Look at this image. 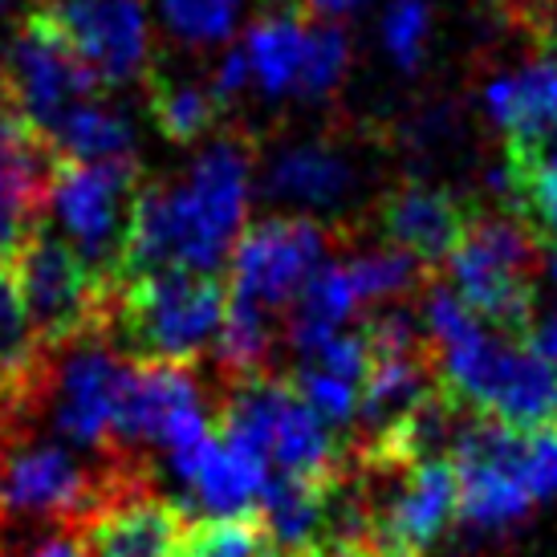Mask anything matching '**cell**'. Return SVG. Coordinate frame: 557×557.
Here are the masks:
<instances>
[{
  "instance_id": "d6986e66",
  "label": "cell",
  "mask_w": 557,
  "mask_h": 557,
  "mask_svg": "<svg viewBox=\"0 0 557 557\" xmlns=\"http://www.w3.org/2000/svg\"><path fill=\"white\" fill-rule=\"evenodd\" d=\"M143 86H147V107H151L159 135L175 147H191V143L208 139L212 131H224L228 102L216 94V86L159 78L156 70L147 74Z\"/></svg>"
},
{
  "instance_id": "4dcf8cb0",
  "label": "cell",
  "mask_w": 557,
  "mask_h": 557,
  "mask_svg": "<svg viewBox=\"0 0 557 557\" xmlns=\"http://www.w3.org/2000/svg\"><path fill=\"white\" fill-rule=\"evenodd\" d=\"M0 557H9V554H4V549H0Z\"/></svg>"
},
{
  "instance_id": "6da1fadb",
  "label": "cell",
  "mask_w": 557,
  "mask_h": 557,
  "mask_svg": "<svg viewBox=\"0 0 557 557\" xmlns=\"http://www.w3.org/2000/svg\"><path fill=\"white\" fill-rule=\"evenodd\" d=\"M252 156L257 143L240 126H224L191 163L184 184H143L123 281L175 269L224 273V261H233L236 240L245 236L240 224L248 208Z\"/></svg>"
},
{
  "instance_id": "5b68a950",
  "label": "cell",
  "mask_w": 557,
  "mask_h": 557,
  "mask_svg": "<svg viewBox=\"0 0 557 557\" xmlns=\"http://www.w3.org/2000/svg\"><path fill=\"white\" fill-rule=\"evenodd\" d=\"M143 175L139 159L123 163H58L46 208L62 236L102 285H119L126 273V252L135 233Z\"/></svg>"
},
{
  "instance_id": "52a82bcc",
  "label": "cell",
  "mask_w": 557,
  "mask_h": 557,
  "mask_svg": "<svg viewBox=\"0 0 557 557\" xmlns=\"http://www.w3.org/2000/svg\"><path fill=\"white\" fill-rule=\"evenodd\" d=\"M102 86L94 82L74 46L65 41L49 9H37L21 21L0 65V98L25 126L46 135L49 126L74 107L90 102Z\"/></svg>"
},
{
  "instance_id": "f1b7e54d",
  "label": "cell",
  "mask_w": 557,
  "mask_h": 557,
  "mask_svg": "<svg viewBox=\"0 0 557 557\" xmlns=\"http://www.w3.org/2000/svg\"><path fill=\"white\" fill-rule=\"evenodd\" d=\"M33 557H90V554H86V545H82V537L74 529H62L53 542H46Z\"/></svg>"
},
{
  "instance_id": "9c48e42d",
  "label": "cell",
  "mask_w": 557,
  "mask_h": 557,
  "mask_svg": "<svg viewBox=\"0 0 557 557\" xmlns=\"http://www.w3.org/2000/svg\"><path fill=\"white\" fill-rule=\"evenodd\" d=\"M212 435V419L203 411L196 374L184 367H139L131 362L119 419H114V451L139 456L147 444L175 451L203 444Z\"/></svg>"
},
{
  "instance_id": "ffe728a7",
  "label": "cell",
  "mask_w": 557,
  "mask_h": 557,
  "mask_svg": "<svg viewBox=\"0 0 557 557\" xmlns=\"http://www.w3.org/2000/svg\"><path fill=\"white\" fill-rule=\"evenodd\" d=\"M306 21L310 16H257L245 37V58L252 70V82L261 94L281 98L297 90L301 58H306Z\"/></svg>"
},
{
  "instance_id": "7a4b0ae2",
  "label": "cell",
  "mask_w": 557,
  "mask_h": 557,
  "mask_svg": "<svg viewBox=\"0 0 557 557\" xmlns=\"http://www.w3.org/2000/svg\"><path fill=\"white\" fill-rule=\"evenodd\" d=\"M228 313L224 273H151L110 289L107 342L139 367H184L216 350Z\"/></svg>"
},
{
  "instance_id": "3957f363",
  "label": "cell",
  "mask_w": 557,
  "mask_h": 557,
  "mask_svg": "<svg viewBox=\"0 0 557 557\" xmlns=\"http://www.w3.org/2000/svg\"><path fill=\"white\" fill-rule=\"evenodd\" d=\"M135 488H151V472L139 456L82 460L70 448L33 444L21 432L0 440V529H78Z\"/></svg>"
},
{
  "instance_id": "484cf974",
  "label": "cell",
  "mask_w": 557,
  "mask_h": 557,
  "mask_svg": "<svg viewBox=\"0 0 557 557\" xmlns=\"http://www.w3.org/2000/svg\"><path fill=\"white\" fill-rule=\"evenodd\" d=\"M428 29H432V4L428 0H391L387 16H383V37H387L391 58L403 70H416L423 62Z\"/></svg>"
},
{
  "instance_id": "277c9868",
  "label": "cell",
  "mask_w": 557,
  "mask_h": 557,
  "mask_svg": "<svg viewBox=\"0 0 557 557\" xmlns=\"http://www.w3.org/2000/svg\"><path fill=\"white\" fill-rule=\"evenodd\" d=\"M542 240L512 212H472L448 257V289L480 325L525 342L537 301Z\"/></svg>"
},
{
  "instance_id": "7c38bea8",
  "label": "cell",
  "mask_w": 557,
  "mask_h": 557,
  "mask_svg": "<svg viewBox=\"0 0 557 557\" xmlns=\"http://www.w3.org/2000/svg\"><path fill=\"white\" fill-rule=\"evenodd\" d=\"M472 212H476V203H465L448 187L403 180L374 203V228L391 248L416 257L435 277V269L448 264V257L460 245Z\"/></svg>"
},
{
  "instance_id": "ba28073f",
  "label": "cell",
  "mask_w": 557,
  "mask_h": 557,
  "mask_svg": "<svg viewBox=\"0 0 557 557\" xmlns=\"http://www.w3.org/2000/svg\"><path fill=\"white\" fill-rule=\"evenodd\" d=\"M330 233L318 220L306 216H273L252 224L233 248L228 261V297L240 306L277 318L294 310L301 289L322 269Z\"/></svg>"
},
{
  "instance_id": "30bf717a",
  "label": "cell",
  "mask_w": 557,
  "mask_h": 557,
  "mask_svg": "<svg viewBox=\"0 0 557 557\" xmlns=\"http://www.w3.org/2000/svg\"><path fill=\"white\" fill-rule=\"evenodd\" d=\"M126 379H131V362L107 338L78 342L74 350H65V362L53 367V379H49L46 399H53V423L82 448H94L98 456H119L114 419H119Z\"/></svg>"
},
{
  "instance_id": "ac0fdd59",
  "label": "cell",
  "mask_w": 557,
  "mask_h": 557,
  "mask_svg": "<svg viewBox=\"0 0 557 557\" xmlns=\"http://www.w3.org/2000/svg\"><path fill=\"white\" fill-rule=\"evenodd\" d=\"M41 139L53 147L62 163H123L135 159V131L114 107L90 98L62 114Z\"/></svg>"
},
{
  "instance_id": "83f0119b",
  "label": "cell",
  "mask_w": 557,
  "mask_h": 557,
  "mask_svg": "<svg viewBox=\"0 0 557 557\" xmlns=\"http://www.w3.org/2000/svg\"><path fill=\"white\" fill-rule=\"evenodd\" d=\"M525 342L557 367V294H537V301H533V325H529Z\"/></svg>"
},
{
  "instance_id": "4316f807",
  "label": "cell",
  "mask_w": 557,
  "mask_h": 557,
  "mask_svg": "<svg viewBox=\"0 0 557 557\" xmlns=\"http://www.w3.org/2000/svg\"><path fill=\"white\" fill-rule=\"evenodd\" d=\"M525 488H529L533 496H549V493H557V432L529 435Z\"/></svg>"
},
{
  "instance_id": "cb8c5ba5",
  "label": "cell",
  "mask_w": 557,
  "mask_h": 557,
  "mask_svg": "<svg viewBox=\"0 0 557 557\" xmlns=\"http://www.w3.org/2000/svg\"><path fill=\"white\" fill-rule=\"evenodd\" d=\"M346 269V277L355 285L358 301H379V297H399L407 289H416V285H428L432 273L416 261V257H407L399 248H379V252H358L350 261L342 264Z\"/></svg>"
},
{
  "instance_id": "7402d4cb",
  "label": "cell",
  "mask_w": 557,
  "mask_h": 557,
  "mask_svg": "<svg viewBox=\"0 0 557 557\" xmlns=\"http://www.w3.org/2000/svg\"><path fill=\"white\" fill-rule=\"evenodd\" d=\"M252 4L261 9V0H156L168 37L184 49H212L233 41L240 16Z\"/></svg>"
},
{
  "instance_id": "2e32d148",
  "label": "cell",
  "mask_w": 557,
  "mask_h": 557,
  "mask_svg": "<svg viewBox=\"0 0 557 557\" xmlns=\"http://www.w3.org/2000/svg\"><path fill=\"white\" fill-rule=\"evenodd\" d=\"M484 107L505 131V143L557 139V62L545 58L525 65L521 74L496 78L484 90Z\"/></svg>"
},
{
  "instance_id": "1f68e13d",
  "label": "cell",
  "mask_w": 557,
  "mask_h": 557,
  "mask_svg": "<svg viewBox=\"0 0 557 557\" xmlns=\"http://www.w3.org/2000/svg\"><path fill=\"white\" fill-rule=\"evenodd\" d=\"M0 107H4V102H0Z\"/></svg>"
},
{
  "instance_id": "f546056e",
  "label": "cell",
  "mask_w": 557,
  "mask_h": 557,
  "mask_svg": "<svg viewBox=\"0 0 557 557\" xmlns=\"http://www.w3.org/2000/svg\"><path fill=\"white\" fill-rule=\"evenodd\" d=\"M355 4H362V0H306V9L313 13H346V9H355Z\"/></svg>"
},
{
  "instance_id": "5bb4252c",
  "label": "cell",
  "mask_w": 557,
  "mask_h": 557,
  "mask_svg": "<svg viewBox=\"0 0 557 557\" xmlns=\"http://www.w3.org/2000/svg\"><path fill=\"white\" fill-rule=\"evenodd\" d=\"M257 512H261V525L277 557H325L330 476L273 472L257 500Z\"/></svg>"
},
{
  "instance_id": "9a60e30c",
  "label": "cell",
  "mask_w": 557,
  "mask_h": 557,
  "mask_svg": "<svg viewBox=\"0 0 557 557\" xmlns=\"http://www.w3.org/2000/svg\"><path fill=\"white\" fill-rule=\"evenodd\" d=\"M358 171L350 163V151L334 139L297 143L281 151L269 168V196L301 208H334L355 191Z\"/></svg>"
},
{
  "instance_id": "44dd1931",
  "label": "cell",
  "mask_w": 557,
  "mask_h": 557,
  "mask_svg": "<svg viewBox=\"0 0 557 557\" xmlns=\"http://www.w3.org/2000/svg\"><path fill=\"white\" fill-rule=\"evenodd\" d=\"M456 476H460V521L476 529L512 525L533 505V493L525 488L521 472H509V468H456Z\"/></svg>"
},
{
  "instance_id": "e0dca14e",
  "label": "cell",
  "mask_w": 557,
  "mask_h": 557,
  "mask_svg": "<svg viewBox=\"0 0 557 557\" xmlns=\"http://www.w3.org/2000/svg\"><path fill=\"white\" fill-rule=\"evenodd\" d=\"M58 163L62 159L33 126L0 107V208H25L41 216Z\"/></svg>"
},
{
  "instance_id": "8fae6325",
  "label": "cell",
  "mask_w": 557,
  "mask_h": 557,
  "mask_svg": "<svg viewBox=\"0 0 557 557\" xmlns=\"http://www.w3.org/2000/svg\"><path fill=\"white\" fill-rule=\"evenodd\" d=\"M102 90L147 82V9L143 0H53L46 4Z\"/></svg>"
},
{
  "instance_id": "d4e9b609",
  "label": "cell",
  "mask_w": 557,
  "mask_h": 557,
  "mask_svg": "<svg viewBox=\"0 0 557 557\" xmlns=\"http://www.w3.org/2000/svg\"><path fill=\"white\" fill-rule=\"evenodd\" d=\"M350 62V41L338 25H313L306 33V58H301V78H297V94L301 98H325V94L338 90L342 74Z\"/></svg>"
},
{
  "instance_id": "4fadbf2b",
  "label": "cell",
  "mask_w": 557,
  "mask_h": 557,
  "mask_svg": "<svg viewBox=\"0 0 557 557\" xmlns=\"http://www.w3.org/2000/svg\"><path fill=\"white\" fill-rule=\"evenodd\" d=\"M191 512L180 500L135 488L114 505L98 509L74 533L90 557H180Z\"/></svg>"
},
{
  "instance_id": "8992f818",
  "label": "cell",
  "mask_w": 557,
  "mask_h": 557,
  "mask_svg": "<svg viewBox=\"0 0 557 557\" xmlns=\"http://www.w3.org/2000/svg\"><path fill=\"white\" fill-rule=\"evenodd\" d=\"M9 264L33 330L49 355L74 350L78 342L107 338L110 285L94 277L90 264L82 261L62 233L37 220V228Z\"/></svg>"
},
{
  "instance_id": "603a6c76",
  "label": "cell",
  "mask_w": 557,
  "mask_h": 557,
  "mask_svg": "<svg viewBox=\"0 0 557 557\" xmlns=\"http://www.w3.org/2000/svg\"><path fill=\"white\" fill-rule=\"evenodd\" d=\"M180 557H277V554H273V542H269V533L261 525V512L248 509V512H228V517H216V512L191 517Z\"/></svg>"
}]
</instances>
